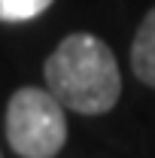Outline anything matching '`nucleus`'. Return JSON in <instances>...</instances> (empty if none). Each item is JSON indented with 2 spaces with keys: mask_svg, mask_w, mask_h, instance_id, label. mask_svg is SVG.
Returning a JSON list of instances; mask_svg holds the SVG:
<instances>
[{
  "mask_svg": "<svg viewBox=\"0 0 155 158\" xmlns=\"http://www.w3.org/2000/svg\"><path fill=\"white\" fill-rule=\"evenodd\" d=\"M46 88L79 116H103L122 98V73L113 49L94 34H67L43 64Z\"/></svg>",
  "mask_w": 155,
  "mask_h": 158,
  "instance_id": "f257e3e1",
  "label": "nucleus"
},
{
  "mask_svg": "<svg viewBox=\"0 0 155 158\" xmlns=\"http://www.w3.org/2000/svg\"><path fill=\"white\" fill-rule=\"evenodd\" d=\"M6 143L21 158H52L67 143V116L49 88L24 85L6 103Z\"/></svg>",
  "mask_w": 155,
  "mask_h": 158,
  "instance_id": "f03ea898",
  "label": "nucleus"
},
{
  "mask_svg": "<svg viewBox=\"0 0 155 158\" xmlns=\"http://www.w3.org/2000/svg\"><path fill=\"white\" fill-rule=\"evenodd\" d=\"M131 70L134 76L155 88V6L143 15L140 27L134 34V43H131Z\"/></svg>",
  "mask_w": 155,
  "mask_h": 158,
  "instance_id": "7ed1b4c3",
  "label": "nucleus"
},
{
  "mask_svg": "<svg viewBox=\"0 0 155 158\" xmlns=\"http://www.w3.org/2000/svg\"><path fill=\"white\" fill-rule=\"evenodd\" d=\"M52 6V0H0V21L6 24H19L43 15Z\"/></svg>",
  "mask_w": 155,
  "mask_h": 158,
  "instance_id": "20e7f679",
  "label": "nucleus"
},
{
  "mask_svg": "<svg viewBox=\"0 0 155 158\" xmlns=\"http://www.w3.org/2000/svg\"><path fill=\"white\" fill-rule=\"evenodd\" d=\"M0 158H3V152H0Z\"/></svg>",
  "mask_w": 155,
  "mask_h": 158,
  "instance_id": "39448f33",
  "label": "nucleus"
}]
</instances>
